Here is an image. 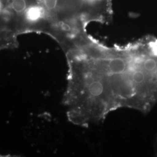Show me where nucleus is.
<instances>
[{
	"label": "nucleus",
	"instance_id": "f257e3e1",
	"mask_svg": "<svg viewBox=\"0 0 157 157\" xmlns=\"http://www.w3.org/2000/svg\"><path fill=\"white\" fill-rule=\"evenodd\" d=\"M63 103L69 120L87 127L120 108L147 113L157 103V39L108 45L90 36L65 52Z\"/></svg>",
	"mask_w": 157,
	"mask_h": 157
},
{
	"label": "nucleus",
	"instance_id": "f03ea898",
	"mask_svg": "<svg viewBox=\"0 0 157 157\" xmlns=\"http://www.w3.org/2000/svg\"><path fill=\"white\" fill-rule=\"evenodd\" d=\"M113 1L41 0L42 33L67 51L89 37L87 28L90 23H111Z\"/></svg>",
	"mask_w": 157,
	"mask_h": 157
}]
</instances>
